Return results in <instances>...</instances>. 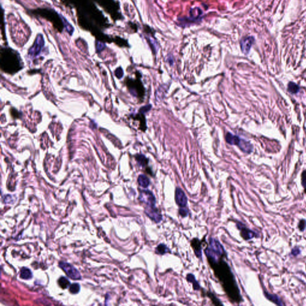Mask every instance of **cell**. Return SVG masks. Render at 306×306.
Here are the masks:
<instances>
[{"label": "cell", "instance_id": "6da1fadb", "mask_svg": "<svg viewBox=\"0 0 306 306\" xmlns=\"http://www.w3.org/2000/svg\"><path fill=\"white\" fill-rule=\"evenodd\" d=\"M210 266L214 270L215 274L222 283L224 291L231 301L237 303L242 301L240 289L235 277L224 260L226 252L220 242L214 238L209 239V244L205 250Z\"/></svg>", "mask_w": 306, "mask_h": 306}, {"label": "cell", "instance_id": "7a4b0ae2", "mask_svg": "<svg viewBox=\"0 0 306 306\" xmlns=\"http://www.w3.org/2000/svg\"><path fill=\"white\" fill-rule=\"evenodd\" d=\"M59 266L65 271L68 278L73 280H80L81 279L80 272L70 264L64 261H60L59 264Z\"/></svg>", "mask_w": 306, "mask_h": 306}, {"label": "cell", "instance_id": "3957f363", "mask_svg": "<svg viewBox=\"0 0 306 306\" xmlns=\"http://www.w3.org/2000/svg\"><path fill=\"white\" fill-rule=\"evenodd\" d=\"M236 227L240 231V235L241 237L245 240H248L253 238H258L260 237V235L257 232L253 231L249 228H248L244 224L237 221Z\"/></svg>", "mask_w": 306, "mask_h": 306}, {"label": "cell", "instance_id": "277c9868", "mask_svg": "<svg viewBox=\"0 0 306 306\" xmlns=\"http://www.w3.org/2000/svg\"><path fill=\"white\" fill-rule=\"evenodd\" d=\"M139 199L141 202L144 203L146 207H154L155 206L156 199L155 197L152 192L148 189H143L140 192Z\"/></svg>", "mask_w": 306, "mask_h": 306}, {"label": "cell", "instance_id": "5b68a950", "mask_svg": "<svg viewBox=\"0 0 306 306\" xmlns=\"http://www.w3.org/2000/svg\"><path fill=\"white\" fill-rule=\"evenodd\" d=\"M129 89L133 96H142L144 93V89L142 83L139 81L130 80L128 82Z\"/></svg>", "mask_w": 306, "mask_h": 306}, {"label": "cell", "instance_id": "8992f818", "mask_svg": "<svg viewBox=\"0 0 306 306\" xmlns=\"http://www.w3.org/2000/svg\"><path fill=\"white\" fill-rule=\"evenodd\" d=\"M144 212L148 217L150 218L155 223H160L163 219V216L162 214L160 213L159 210L155 206L145 207Z\"/></svg>", "mask_w": 306, "mask_h": 306}, {"label": "cell", "instance_id": "52a82bcc", "mask_svg": "<svg viewBox=\"0 0 306 306\" xmlns=\"http://www.w3.org/2000/svg\"><path fill=\"white\" fill-rule=\"evenodd\" d=\"M175 199L176 203L180 207H185L188 202L187 197L182 189L176 187L175 193Z\"/></svg>", "mask_w": 306, "mask_h": 306}, {"label": "cell", "instance_id": "ba28073f", "mask_svg": "<svg viewBox=\"0 0 306 306\" xmlns=\"http://www.w3.org/2000/svg\"><path fill=\"white\" fill-rule=\"evenodd\" d=\"M44 46V39L41 35H38L35 40L34 46L29 51V54L31 56H37Z\"/></svg>", "mask_w": 306, "mask_h": 306}, {"label": "cell", "instance_id": "9c48e42d", "mask_svg": "<svg viewBox=\"0 0 306 306\" xmlns=\"http://www.w3.org/2000/svg\"><path fill=\"white\" fill-rule=\"evenodd\" d=\"M254 38L253 37H245L240 41V47L242 52L244 54L247 55L250 50L252 46L254 43Z\"/></svg>", "mask_w": 306, "mask_h": 306}, {"label": "cell", "instance_id": "30bf717a", "mask_svg": "<svg viewBox=\"0 0 306 306\" xmlns=\"http://www.w3.org/2000/svg\"><path fill=\"white\" fill-rule=\"evenodd\" d=\"M192 246L193 248L194 252L196 257L200 259L202 258V242L200 241L198 239L194 238L191 241Z\"/></svg>", "mask_w": 306, "mask_h": 306}, {"label": "cell", "instance_id": "8fae6325", "mask_svg": "<svg viewBox=\"0 0 306 306\" xmlns=\"http://www.w3.org/2000/svg\"><path fill=\"white\" fill-rule=\"evenodd\" d=\"M264 294L265 297L269 300V301H271L274 304L278 305H285L283 303V301L282 300V299L278 296V295L274 294H270L268 292L266 291H264Z\"/></svg>", "mask_w": 306, "mask_h": 306}, {"label": "cell", "instance_id": "7c38bea8", "mask_svg": "<svg viewBox=\"0 0 306 306\" xmlns=\"http://www.w3.org/2000/svg\"><path fill=\"white\" fill-rule=\"evenodd\" d=\"M226 139L228 144L230 145H239L242 139L240 138L237 136L234 135L230 133H227L226 136Z\"/></svg>", "mask_w": 306, "mask_h": 306}, {"label": "cell", "instance_id": "4fadbf2b", "mask_svg": "<svg viewBox=\"0 0 306 306\" xmlns=\"http://www.w3.org/2000/svg\"><path fill=\"white\" fill-rule=\"evenodd\" d=\"M186 279H187V280L189 282L192 283L193 284V289L195 291H198L200 289V284L198 283V282L196 280V278H195V276L193 275V274L192 273H189L187 275V277H186Z\"/></svg>", "mask_w": 306, "mask_h": 306}, {"label": "cell", "instance_id": "5bb4252c", "mask_svg": "<svg viewBox=\"0 0 306 306\" xmlns=\"http://www.w3.org/2000/svg\"><path fill=\"white\" fill-rule=\"evenodd\" d=\"M138 182L142 188H146L150 184V179L144 175H140L138 178Z\"/></svg>", "mask_w": 306, "mask_h": 306}, {"label": "cell", "instance_id": "9a60e30c", "mask_svg": "<svg viewBox=\"0 0 306 306\" xmlns=\"http://www.w3.org/2000/svg\"><path fill=\"white\" fill-rule=\"evenodd\" d=\"M20 277L23 279L28 280L30 279L33 278V273L32 271H31L29 269L23 267L22 269L20 270Z\"/></svg>", "mask_w": 306, "mask_h": 306}, {"label": "cell", "instance_id": "2e32d148", "mask_svg": "<svg viewBox=\"0 0 306 306\" xmlns=\"http://www.w3.org/2000/svg\"><path fill=\"white\" fill-rule=\"evenodd\" d=\"M155 252L157 254H160V255H163L166 254V253L171 252V250L167 247L166 245L162 244H159L155 248Z\"/></svg>", "mask_w": 306, "mask_h": 306}, {"label": "cell", "instance_id": "e0dca14e", "mask_svg": "<svg viewBox=\"0 0 306 306\" xmlns=\"http://www.w3.org/2000/svg\"><path fill=\"white\" fill-rule=\"evenodd\" d=\"M300 90V87L298 84L294 82H289L288 85V91L291 94H296Z\"/></svg>", "mask_w": 306, "mask_h": 306}, {"label": "cell", "instance_id": "ac0fdd59", "mask_svg": "<svg viewBox=\"0 0 306 306\" xmlns=\"http://www.w3.org/2000/svg\"><path fill=\"white\" fill-rule=\"evenodd\" d=\"M58 284L62 289H67L70 287V282L65 277H60L58 280Z\"/></svg>", "mask_w": 306, "mask_h": 306}, {"label": "cell", "instance_id": "d6986e66", "mask_svg": "<svg viewBox=\"0 0 306 306\" xmlns=\"http://www.w3.org/2000/svg\"><path fill=\"white\" fill-rule=\"evenodd\" d=\"M136 159L137 162L142 167H145L148 163V160L146 157L142 154L137 155L136 157Z\"/></svg>", "mask_w": 306, "mask_h": 306}, {"label": "cell", "instance_id": "ffe728a7", "mask_svg": "<svg viewBox=\"0 0 306 306\" xmlns=\"http://www.w3.org/2000/svg\"><path fill=\"white\" fill-rule=\"evenodd\" d=\"M80 290V286L78 283H73L69 287V292L71 294H76L78 293Z\"/></svg>", "mask_w": 306, "mask_h": 306}, {"label": "cell", "instance_id": "44dd1931", "mask_svg": "<svg viewBox=\"0 0 306 306\" xmlns=\"http://www.w3.org/2000/svg\"><path fill=\"white\" fill-rule=\"evenodd\" d=\"M63 19V22H64V25L67 29V31H68V32L71 35L73 33V31H74V28L73 27L70 25L69 23H68L67 21L65 20V19H64V17H62Z\"/></svg>", "mask_w": 306, "mask_h": 306}, {"label": "cell", "instance_id": "7402d4cb", "mask_svg": "<svg viewBox=\"0 0 306 306\" xmlns=\"http://www.w3.org/2000/svg\"><path fill=\"white\" fill-rule=\"evenodd\" d=\"M301 185L306 193V170L304 171L301 174Z\"/></svg>", "mask_w": 306, "mask_h": 306}, {"label": "cell", "instance_id": "603a6c76", "mask_svg": "<svg viewBox=\"0 0 306 306\" xmlns=\"http://www.w3.org/2000/svg\"><path fill=\"white\" fill-rule=\"evenodd\" d=\"M298 228L300 231H304L306 228V220L304 219H301L298 225Z\"/></svg>", "mask_w": 306, "mask_h": 306}, {"label": "cell", "instance_id": "cb8c5ba5", "mask_svg": "<svg viewBox=\"0 0 306 306\" xmlns=\"http://www.w3.org/2000/svg\"><path fill=\"white\" fill-rule=\"evenodd\" d=\"M300 254H301V250L298 247H295V248H292V250H291V254L293 257H297V256L299 255Z\"/></svg>", "mask_w": 306, "mask_h": 306}, {"label": "cell", "instance_id": "d4e9b609", "mask_svg": "<svg viewBox=\"0 0 306 306\" xmlns=\"http://www.w3.org/2000/svg\"><path fill=\"white\" fill-rule=\"evenodd\" d=\"M179 214L182 217L184 218L188 216V210L184 208V207H181L179 209Z\"/></svg>", "mask_w": 306, "mask_h": 306}, {"label": "cell", "instance_id": "484cf974", "mask_svg": "<svg viewBox=\"0 0 306 306\" xmlns=\"http://www.w3.org/2000/svg\"><path fill=\"white\" fill-rule=\"evenodd\" d=\"M115 76H117V77H118L119 78H121L123 76V69L121 68H117V69L115 70Z\"/></svg>", "mask_w": 306, "mask_h": 306}, {"label": "cell", "instance_id": "4316f807", "mask_svg": "<svg viewBox=\"0 0 306 306\" xmlns=\"http://www.w3.org/2000/svg\"><path fill=\"white\" fill-rule=\"evenodd\" d=\"M151 105H147V106H145V107H142L140 110V111H141L142 113H144V112H145L146 111H148L151 109Z\"/></svg>", "mask_w": 306, "mask_h": 306}]
</instances>
